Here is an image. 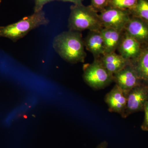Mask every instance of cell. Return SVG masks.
<instances>
[{"label": "cell", "instance_id": "obj_1", "mask_svg": "<svg viewBox=\"0 0 148 148\" xmlns=\"http://www.w3.org/2000/svg\"><path fill=\"white\" fill-rule=\"evenodd\" d=\"M52 47L59 56L71 64L84 63L86 56L80 32L69 30L54 37Z\"/></svg>", "mask_w": 148, "mask_h": 148}, {"label": "cell", "instance_id": "obj_2", "mask_svg": "<svg viewBox=\"0 0 148 148\" xmlns=\"http://www.w3.org/2000/svg\"><path fill=\"white\" fill-rule=\"evenodd\" d=\"M70 9L69 30L81 32L86 30L101 31L103 29L99 13L90 5L73 4Z\"/></svg>", "mask_w": 148, "mask_h": 148}, {"label": "cell", "instance_id": "obj_3", "mask_svg": "<svg viewBox=\"0 0 148 148\" xmlns=\"http://www.w3.org/2000/svg\"><path fill=\"white\" fill-rule=\"evenodd\" d=\"M49 22L43 11L34 12L16 23L0 27V37L8 38L16 42L24 38L32 30L42 25H47Z\"/></svg>", "mask_w": 148, "mask_h": 148}, {"label": "cell", "instance_id": "obj_4", "mask_svg": "<svg viewBox=\"0 0 148 148\" xmlns=\"http://www.w3.org/2000/svg\"><path fill=\"white\" fill-rule=\"evenodd\" d=\"M85 82L95 90L103 89L114 82L113 75L105 69L98 59L83 67Z\"/></svg>", "mask_w": 148, "mask_h": 148}, {"label": "cell", "instance_id": "obj_5", "mask_svg": "<svg viewBox=\"0 0 148 148\" xmlns=\"http://www.w3.org/2000/svg\"><path fill=\"white\" fill-rule=\"evenodd\" d=\"M99 14L103 28H110L120 31H124L131 16L129 10L110 6Z\"/></svg>", "mask_w": 148, "mask_h": 148}, {"label": "cell", "instance_id": "obj_6", "mask_svg": "<svg viewBox=\"0 0 148 148\" xmlns=\"http://www.w3.org/2000/svg\"><path fill=\"white\" fill-rule=\"evenodd\" d=\"M148 101V85L144 84L136 86L127 94V105L123 118H126L130 115L144 111Z\"/></svg>", "mask_w": 148, "mask_h": 148}, {"label": "cell", "instance_id": "obj_7", "mask_svg": "<svg viewBox=\"0 0 148 148\" xmlns=\"http://www.w3.org/2000/svg\"><path fill=\"white\" fill-rule=\"evenodd\" d=\"M113 77L116 84L126 92H128L132 88L142 84L130 62L119 71L114 74Z\"/></svg>", "mask_w": 148, "mask_h": 148}, {"label": "cell", "instance_id": "obj_8", "mask_svg": "<svg viewBox=\"0 0 148 148\" xmlns=\"http://www.w3.org/2000/svg\"><path fill=\"white\" fill-rule=\"evenodd\" d=\"M127 94L128 92L115 84L105 97L109 112L119 114L123 117L127 105Z\"/></svg>", "mask_w": 148, "mask_h": 148}, {"label": "cell", "instance_id": "obj_9", "mask_svg": "<svg viewBox=\"0 0 148 148\" xmlns=\"http://www.w3.org/2000/svg\"><path fill=\"white\" fill-rule=\"evenodd\" d=\"M124 31L142 47L148 45V22L147 21L131 15Z\"/></svg>", "mask_w": 148, "mask_h": 148}, {"label": "cell", "instance_id": "obj_10", "mask_svg": "<svg viewBox=\"0 0 148 148\" xmlns=\"http://www.w3.org/2000/svg\"><path fill=\"white\" fill-rule=\"evenodd\" d=\"M142 49L141 45L124 31L121 42L117 49L120 55L131 62L139 56Z\"/></svg>", "mask_w": 148, "mask_h": 148}, {"label": "cell", "instance_id": "obj_11", "mask_svg": "<svg viewBox=\"0 0 148 148\" xmlns=\"http://www.w3.org/2000/svg\"><path fill=\"white\" fill-rule=\"evenodd\" d=\"M85 48L98 59L105 53L104 40L101 31H90L84 39Z\"/></svg>", "mask_w": 148, "mask_h": 148}, {"label": "cell", "instance_id": "obj_12", "mask_svg": "<svg viewBox=\"0 0 148 148\" xmlns=\"http://www.w3.org/2000/svg\"><path fill=\"white\" fill-rule=\"evenodd\" d=\"M98 59L102 66L113 75L119 71L130 62L115 52L105 53Z\"/></svg>", "mask_w": 148, "mask_h": 148}, {"label": "cell", "instance_id": "obj_13", "mask_svg": "<svg viewBox=\"0 0 148 148\" xmlns=\"http://www.w3.org/2000/svg\"><path fill=\"white\" fill-rule=\"evenodd\" d=\"M101 32L105 45V53L115 52L121 42L124 31L103 28L101 30Z\"/></svg>", "mask_w": 148, "mask_h": 148}, {"label": "cell", "instance_id": "obj_14", "mask_svg": "<svg viewBox=\"0 0 148 148\" xmlns=\"http://www.w3.org/2000/svg\"><path fill=\"white\" fill-rule=\"evenodd\" d=\"M143 84L148 85V45L142 47L140 55L130 62Z\"/></svg>", "mask_w": 148, "mask_h": 148}, {"label": "cell", "instance_id": "obj_15", "mask_svg": "<svg viewBox=\"0 0 148 148\" xmlns=\"http://www.w3.org/2000/svg\"><path fill=\"white\" fill-rule=\"evenodd\" d=\"M129 11L131 16L148 22V0H138L136 6Z\"/></svg>", "mask_w": 148, "mask_h": 148}, {"label": "cell", "instance_id": "obj_16", "mask_svg": "<svg viewBox=\"0 0 148 148\" xmlns=\"http://www.w3.org/2000/svg\"><path fill=\"white\" fill-rule=\"evenodd\" d=\"M138 0H111L109 6L123 10H130L134 8Z\"/></svg>", "mask_w": 148, "mask_h": 148}, {"label": "cell", "instance_id": "obj_17", "mask_svg": "<svg viewBox=\"0 0 148 148\" xmlns=\"http://www.w3.org/2000/svg\"><path fill=\"white\" fill-rule=\"evenodd\" d=\"M111 0H91L90 5L98 13L109 7Z\"/></svg>", "mask_w": 148, "mask_h": 148}, {"label": "cell", "instance_id": "obj_18", "mask_svg": "<svg viewBox=\"0 0 148 148\" xmlns=\"http://www.w3.org/2000/svg\"><path fill=\"white\" fill-rule=\"evenodd\" d=\"M56 0H34L35 5L34 7V12H38L42 10L44 6L47 3Z\"/></svg>", "mask_w": 148, "mask_h": 148}, {"label": "cell", "instance_id": "obj_19", "mask_svg": "<svg viewBox=\"0 0 148 148\" xmlns=\"http://www.w3.org/2000/svg\"><path fill=\"white\" fill-rule=\"evenodd\" d=\"M144 111L145 112V117L141 125V129L143 131H148V101L145 106Z\"/></svg>", "mask_w": 148, "mask_h": 148}, {"label": "cell", "instance_id": "obj_20", "mask_svg": "<svg viewBox=\"0 0 148 148\" xmlns=\"http://www.w3.org/2000/svg\"><path fill=\"white\" fill-rule=\"evenodd\" d=\"M57 1H61L69 2L73 3L74 5H82L83 4V2L84 0H57Z\"/></svg>", "mask_w": 148, "mask_h": 148}, {"label": "cell", "instance_id": "obj_21", "mask_svg": "<svg viewBox=\"0 0 148 148\" xmlns=\"http://www.w3.org/2000/svg\"><path fill=\"white\" fill-rule=\"evenodd\" d=\"M108 143L106 141H103L99 144L95 148H108Z\"/></svg>", "mask_w": 148, "mask_h": 148}, {"label": "cell", "instance_id": "obj_22", "mask_svg": "<svg viewBox=\"0 0 148 148\" xmlns=\"http://www.w3.org/2000/svg\"><path fill=\"white\" fill-rule=\"evenodd\" d=\"M1 0H0V3H1Z\"/></svg>", "mask_w": 148, "mask_h": 148}]
</instances>
